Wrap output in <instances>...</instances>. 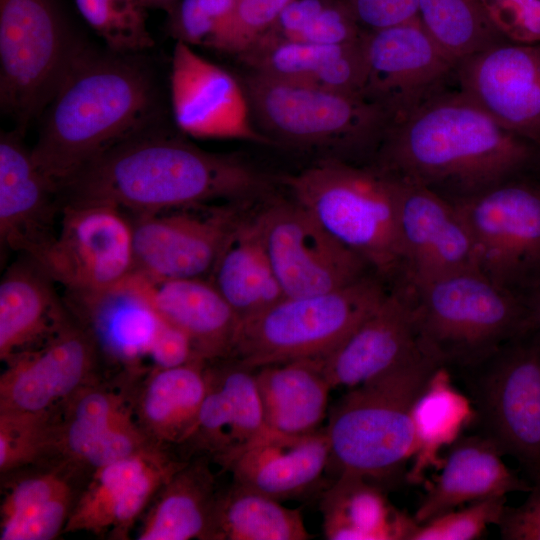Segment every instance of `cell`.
I'll return each instance as SVG.
<instances>
[{"mask_svg": "<svg viewBox=\"0 0 540 540\" xmlns=\"http://www.w3.org/2000/svg\"><path fill=\"white\" fill-rule=\"evenodd\" d=\"M293 0H237L219 50L240 55L276 22Z\"/></svg>", "mask_w": 540, "mask_h": 540, "instance_id": "f6af8a7d", "label": "cell"}, {"mask_svg": "<svg viewBox=\"0 0 540 540\" xmlns=\"http://www.w3.org/2000/svg\"><path fill=\"white\" fill-rule=\"evenodd\" d=\"M49 443L44 415L0 412V470L6 473L34 460Z\"/></svg>", "mask_w": 540, "mask_h": 540, "instance_id": "ee69618b", "label": "cell"}, {"mask_svg": "<svg viewBox=\"0 0 540 540\" xmlns=\"http://www.w3.org/2000/svg\"><path fill=\"white\" fill-rule=\"evenodd\" d=\"M268 190L264 176L242 158L205 151L150 127L64 181L59 200L106 202L139 214L216 201L253 203Z\"/></svg>", "mask_w": 540, "mask_h": 540, "instance_id": "6da1fadb", "label": "cell"}, {"mask_svg": "<svg viewBox=\"0 0 540 540\" xmlns=\"http://www.w3.org/2000/svg\"><path fill=\"white\" fill-rule=\"evenodd\" d=\"M536 181L540 183V145L538 146L535 158L527 171Z\"/></svg>", "mask_w": 540, "mask_h": 540, "instance_id": "f5cc1de1", "label": "cell"}, {"mask_svg": "<svg viewBox=\"0 0 540 540\" xmlns=\"http://www.w3.org/2000/svg\"><path fill=\"white\" fill-rule=\"evenodd\" d=\"M150 284V299L161 320L190 339L198 360L231 358L241 320L208 278Z\"/></svg>", "mask_w": 540, "mask_h": 540, "instance_id": "f1b7e54d", "label": "cell"}, {"mask_svg": "<svg viewBox=\"0 0 540 540\" xmlns=\"http://www.w3.org/2000/svg\"><path fill=\"white\" fill-rule=\"evenodd\" d=\"M63 299L98 351L131 365L149 355L161 318L151 303L148 279L134 273L109 289L64 294Z\"/></svg>", "mask_w": 540, "mask_h": 540, "instance_id": "cb8c5ba5", "label": "cell"}, {"mask_svg": "<svg viewBox=\"0 0 540 540\" xmlns=\"http://www.w3.org/2000/svg\"><path fill=\"white\" fill-rule=\"evenodd\" d=\"M170 95L174 120L187 135L271 144L253 125L243 84L182 42L173 49Z\"/></svg>", "mask_w": 540, "mask_h": 540, "instance_id": "2e32d148", "label": "cell"}, {"mask_svg": "<svg viewBox=\"0 0 540 540\" xmlns=\"http://www.w3.org/2000/svg\"><path fill=\"white\" fill-rule=\"evenodd\" d=\"M497 30L510 42L540 43V0H482Z\"/></svg>", "mask_w": 540, "mask_h": 540, "instance_id": "bcb514c9", "label": "cell"}, {"mask_svg": "<svg viewBox=\"0 0 540 540\" xmlns=\"http://www.w3.org/2000/svg\"><path fill=\"white\" fill-rule=\"evenodd\" d=\"M56 283L26 254L11 264L0 282V359L32 349L71 318Z\"/></svg>", "mask_w": 540, "mask_h": 540, "instance_id": "83f0119b", "label": "cell"}, {"mask_svg": "<svg viewBox=\"0 0 540 540\" xmlns=\"http://www.w3.org/2000/svg\"><path fill=\"white\" fill-rule=\"evenodd\" d=\"M363 96L379 105L390 125L415 113L456 81L458 64L434 42L418 16L406 23L365 32Z\"/></svg>", "mask_w": 540, "mask_h": 540, "instance_id": "9a60e30c", "label": "cell"}, {"mask_svg": "<svg viewBox=\"0 0 540 540\" xmlns=\"http://www.w3.org/2000/svg\"><path fill=\"white\" fill-rule=\"evenodd\" d=\"M365 32L397 26L418 16L419 0H345Z\"/></svg>", "mask_w": 540, "mask_h": 540, "instance_id": "7dc6e473", "label": "cell"}, {"mask_svg": "<svg viewBox=\"0 0 540 540\" xmlns=\"http://www.w3.org/2000/svg\"><path fill=\"white\" fill-rule=\"evenodd\" d=\"M418 18L457 64L508 41L492 23L482 0H419Z\"/></svg>", "mask_w": 540, "mask_h": 540, "instance_id": "f35d334b", "label": "cell"}, {"mask_svg": "<svg viewBox=\"0 0 540 540\" xmlns=\"http://www.w3.org/2000/svg\"><path fill=\"white\" fill-rule=\"evenodd\" d=\"M239 57L251 71L272 78L348 93L363 92L365 31L359 39L338 45L307 44L264 35Z\"/></svg>", "mask_w": 540, "mask_h": 540, "instance_id": "484cf974", "label": "cell"}, {"mask_svg": "<svg viewBox=\"0 0 540 540\" xmlns=\"http://www.w3.org/2000/svg\"><path fill=\"white\" fill-rule=\"evenodd\" d=\"M300 508H287L273 498L234 482L215 501L208 539L307 540Z\"/></svg>", "mask_w": 540, "mask_h": 540, "instance_id": "8d00e7d4", "label": "cell"}, {"mask_svg": "<svg viewBox=\"0 0 540 540\" xmlns=\"http://www.w3.org/2000/svg\"><path fill=\"white\" fill-rule=\"evenodd\" d=\"M461 371L478 434L540 483V330H524Z\"/></svg>", "mask_w": 540, "mask_h": 540, "instance_id": "9c48e42d", "label": "cell"}, {"mask_svg": "<svg viewBox=\"0 0 540 540\" xmlns=\"http://www.w3.org/2000/svg\"><path fill=\"white\" fill-rule=\"evenodd\" d=\"M441 366L419 343L396 366L349 388L328 409L327 470L372 482L400 474L414 454V405Z\"/></svg>", "mask_w": 540, "mask_h": 540, "instance_id": "277c9868", "label": "cell"}, {"mask_svg": "<svg viewBox=\"0 0 540 540\" xmlns=\"http://www.w3.org/2000/svg\"><path fill=\"white\" fill-rule=\"evenodd\" d=\"M254 215L286 297L329 292L373 273L291 197L266 199Z\"/></svg>", "mask_w": 540, "mask_h": 540, "instance_id": "4fadbf2b", "label": "cell"}, {"mask_svg": "<svg viewBox=\"0 0 540 540\" xmlns=\"http://www.w3.org/2000/svg\"><path fill=\"white\" fill-rule=\"evenodd\" d=\"M76 396L62 432L65 449L95 468L145 449V436L114 393L84 389Z\"/></svg>", "mask_w": 540, "mask_h": 540, "instance_id": "1f68e13d", "label": "cell"}, {"mask_svg": "<svg viewBox=\"0 0 540 540\" xmlns=\"http://www.w3.org/2000/svg\"><path fill=\"white\" fill-rule=\"evenodd\" d=\"M20 135L0 137V241L2 248L32 256L56 233L59 184L39 168Z\"/></svg>", "mask_w": 540, "mask_h": 540, "instance_id": "44dd1931", "label": "cell"}, {"mask_svg": "<svg viewBox=\"0 0 540 540\" xmlns=\"http://www.w3.org/2000/svg\"><path fill=\"white\" fill-rule=\"evenodd\" d=\"M253 121L271 144L316 149L371 164L390 121L362 94L272 78L254 71L242 82Z\"/></svg>", "mask_w": 540, "mask_h": 540, "instance_id": "8992f818", "label": "cell"}, {"mask_svg": "<svg viewBox=\"0 0 540 540\" xmlns=\"http://www.w3.org/2000/svg\"><path fill=\"white\" fill-rule=\"evenodd\" d=\"M206 364L156 368L139 401L140 422L161 442L183 444L191 435L207 390Z\"/></svg>", "mask_w": 540, "mask_h": 540, "instance_id": "d590c367", "label": "cell"}, {"mask_svg": "<svg viewBox=\"0 0 540 540\" xmlns=\"http://www.w3.org/2000/svg\"><path fill=\"white\" fill-rule=\"evenodd\" d=\"M419 347L411 292L389 289L383 301L322 358L333 388H352L396 366Z\"/></svg>", "mask_w": 540, "mask_h": 540, "instance_id": "7402d4cb", "label": "cell"}, {"mask_svg": "<svg viewBox=\"0 0 540 540\" xmlns=\"http://www.w3.org/2000/svg\"><path fill=\"white\" fill-rule=\"evenodd\" d=\"M237 0H179L168 13V31L176 42L219 50Z\"/></svg>", "mask_w": 540, "mask_h": 540, "instance_id": "b9f144b4", "label": "cell"}, {"mask_svg": "<svg viewBox=\"0 0 540 540\" xmlns=\"http://www.w3.org/2000/svg\"><path fill=\"white\" fill-rule=\"evenodd\" d=\"M538 146L460 90L446 91L390 125L372 164L456 202L527 172Z\"/></svg>", "mask_w": 540, "mask_h": 540, "instance_id": "7a4b0ae2", "label": "cell"}, {"mask_svg": "<svg viewBox=\"0 0 540 540\" xmlns=\"http://www.w3.org/2000/svg\"><path fill=\"white\" fill-rule=\"evenodd\" d=\"M255 370L232 357L206 364V394L183 443L226 470L266 429Z\"/></svg>", "mask_w": 540, "mask_h": 540, "instance_id": "ffe728a7", "label": "cell"}, {"mask_svg": "<svg viewBox=\"0 0 540 540\" xmlns=\"http://www.w3.org/2000/svg\"><path fill=\"white\" fill-rule=\"evenodd\" d=\"M474 416L468 395L453 385L447 367H439L413 408L415 444L406 475L408 482L420 483L429 469L441 467V450L462 436L463 430L474 422Z\"/></svg>", "mask_w": 540, "mask_h": 540, "instance_id": "e575fe53", "label": "cell"}, {"mask_svg": "<svg viewBox=\"0 0 540 540\" xmlns=\"http://www.w3.org/2000/svg\"><path fill=\"white\" fill-rule=\"evenodd\" d=\"M363 33L345 0H293L264 35L307 44L338 45L355 41Z\"/></svg>", "mask_w": 540, "mask_h": 540, "instance_id": "ab89813d", "label": "cell"}, {"mask_svg": "<svg viewBox=\"0 0 540 540\" xmlns=\"http://www.w3.org/2000/svg\"><path fill=\"white\" fill-rule=\"evenodd\" d=\"M526 329L540 330V284L525 298Z\"/></svg>", "mask_w": 540, "mask_h": 540, "instance_id": "f907efd6", "label": "cell"}, {"mask_svg": "<svg viewBox=\"0 0 540 540\" xmlns=\"http://www.w3.org/2000/svg\"><path fill=\"white\" fill-rule=\"evenodd\" d=\"M456 83L505 129L540 145V43L507 41L470 56Z\"/></svg>", "mask_w": 540, "mask_h": 540, "instance_id": "ac0fdd59", "label": "cell"}, {"mask_svg": "<svg viewBox=\"0 0 540 540\" xmlns=\"http://www.w3.org/2000/svg\"><path fill=\"white\" fill-rule=\"evenodd\" d=\"M71 489L56 473L18 482L1 506V540H49L65 529L72 511Z\"/></svg>", "mask_w": 540, "mask_h": 540, "instance_id": "74e56055", "label": "cell"}, {"mask_svg": "<svg viewBox=\"0 0 540 540\" xmlns=\"http://www.w3.org/2000/svg\"><path fill=\"white\" fill-rule=\"evenodd\" d=\"M441 465L413 516L424 523L462 504L512 492H529L533 484L519 477L502 461V454L479 434L461 436Z\"/></svg>", "mask_w": 540, "mask_h": 540, "instance_id": "4316f807", "label": "cell"}, {"mask_svg": "<svg viewBox=\"0 0 540 540\" xmlns=\"http://www.w3.org/2000/svg\"><path fill=\"white\" fill-rule=\"evenodd\" d=\"M59 216L55 235L30 257L64 294L100 292L136 273L133 228L125 211L106 202H67Z\"/></svg>", "mask_w": 540, "mask_h": 540, "instance_id": "7c38bea8", "label": "cell"}, {"mask_svg": "<svg viewBox=\"0 0 540 540\" xmlns=\"http://www.w3.org/2000/svg\"><path fill=\"white\" fill-rule=\"evenodd\" d=\"M184 464L145 448L96 468L91 483L72 508L64 531L100 534L126 530L156 491Z\"/></svg>", "mask_w": 540, "mask_h": 540, "instance_id": "603a6c76", "label": "cell"}, {"mask_svg": "<svg viewBox=\"0 0 540 540\" xmlns=\"http://www.w3.org/2000/svg\"><path fill=\"white\" fill-rule=\"evenodd\" d=\"M506 496L470 503L460 509L438 515L424 523H415L407 540H473L485 529L498 525L505 509Z\"/></svg>", "mask_w": 540, "mask_h": 540, "instance_id": "7bdbcfd3", "label": "cell"}, {"mask_svg": "<svg viewBox=\"0 0 540 540\" xmlns=\"http://www.w3.org/2000/svg\"><path fill=\"white\" fill-rule=\"evenodd\" d=\"M88 25L118 54L141 52L154 45L141 0H74Z\"/></svg>", "mask_w": 540, "mask_h": 540, "instance_id": "60d3db41", "label": "cell"}, {"mask_svg": "<svg viewBox=\"0 0 540 540\" xmlns=\"http://www.w3.org/2000/svg\"><path fill=\"white\" fill-rule=\"evenodd\" d=\"M146 8L162 9L169 13L179 0H141Z\"/></svg>", "mask_w": 540, "mask_h": 540, "instance_id": "816d5d0a", "label": "cell"}, {"mask_svg": "<svg viewBox=\"0 0 540 540\" xmlns=\"http://www.w3.org/2000/svg\"><path fill=\"white\" fill-rule=\"evenodd\" d=\"M209 459L199 457L160 488L138 534L140 540L208 539L218 492Z\"/></svg>", "mask_w": 540, "mask_h": 540, "instance_id": "836d02e7", "label": "cell"}, {"mask_svg": "<svg viewBox=\"0 0 540 540\" xmlns=\"http://www.w3.org/2000/svg\"><path fill=\"white\" fill-rule=\"evenodd\" d=\"M208 279L231 305L241 322L285 297L254 210H248L234 225Z\"/></svg>", "mask_w": 540, "mask_h": 540, "instance_id": "4dcf8cb0", "label": "cell"}, {"mask_svg": "<svg viewBox=\"0 0 540 540\" xmlns=\"http://www.w3.org/2000/svg\"><path fill=\"white\" fill-rule=\"evenodd\" d=\"M420 345L443 366L469 368L526 327L525 299L479 270L408 287Z\"/></svg>", "mask_w": 540, "mask_h": 540, "instance_id": "52a82bcc", "label": "cell"}, {"mask_svg": "<svg viewBox=\"0 0 540 540\" xmlns=\"http://www.w3.org/2000/svg\"><path fill=\"white\" fill-rule=\"evenodd\" d=\"M78 50L52 0H0V105L16 131L42 115Z\"/></svg>", "mask_w": 540, "mask_h": 540, "instance_id": "30bf717a", "label": "cell"}, {"mask_svg": "<svg viewBox=\"0 0 540 540\" xmlns=\"http://www.w3.org/2000/svg\"><path fill=\"white\" fill-rule=\"evenodd\" d=\"M251 204L221 202L127 213L136 273L152 282L208 278L229 233Z\"/></svg>", "mask_w": 540, "mask_h": 540, "instance_id": "5bb4252c", "label": "cell"}, {"mask_svg": "<svg viewBox=\"0 0 540 540\" xmlns=\"http://www.w3.org/2000/svg\"><path fill=\"white\" fill-rule=\"evenodd\" d=\"M148 357L154 362L156 368H172L192 361H200L195 355L188 336L163 320H161Z\"/></svg>", "mask_w": 540, "mask_h": 540, "instance_id": "681fc988", "label": "cell"}, {"mask_svg": "<svg viewBox=\"0 0 540 540\" xmlns=\"http://www.w3.org/2000/svg\"><path fill=\"white\" fill-rule=\"evenodd\" d=\"M497 526L505 540H540V483L533 485L521 505L505 506Z\"/></svg>", "mask_w": 540, "mask_h": 540, "instance_id": "c3c4849f", "label": "cell"}, {"mask_svg": "<svg viewBox=\"0 0 540 540\" xmlns=\"http://www.w3.org/2000/svg\"><path fill=\"white\" fill-rule=\"evenodd\" d=\"M452 203L471 234L478 270L525 299L540 284V183L525 172Z\"/></svg>", "mask_w": 540, "mask_h": 540, "instance_id": "8fae6325", "label": "cell"}, {"mask_svg": "<svg viewBox=\"0 0 540 540\" xmlns=\"http://www.w3.org/2000/svg\"><path fill=\"white\" fill-rule=\"evenodd\" d=\"M255 380L267 429L304 435L322 428L332 389L322 358H304L256 368Z\"/></svg>", "mask_w": 540, "mask_h": 540, "instance_id": "f546056e", "label": "cell"}, {"mask_svg": "<svg viewBox=\"0 0 540 540\" xmlns=\"http://www.w3.org/2000/svg\"><path fill=\"white\" fill-rule=\"evenodd\" d=\"M157 110L147 67L128 54L79 48L42 113L33 159L60 188L113 146L152 127Z\"/></svg>", "mask_w": 540, "mask_h": 540, "instance_id": "3957f363", "label": "cell"}, {"mask_svg": "<svg viewBox=\"0 0 540 540\" xmlns=\"http://www.w3.org/2000/svg\"><path fill=\"white\" fill-rule=\"evenodd\" d=\"M320 509L330 540H407L416 521L390 504L374 482L342 474L323 493Z\"/></svg>", "mask_w": 540, "mask_h": 540, "instance_id": "d6a6232c", "label": "cell"}, {"mask_svg": "<svg viewBox=\"0 0 540 540\" xmlns=\"http://www.w3.org/2000/svg\"><path fill=\"white\" fill-rule=\"evenodd\" d=\"M280 181L292 199L390 288L404 284L396 182L391 176L373 164L328 157Z\"/></svg>", "mask_w": 540, "mask_h": 540, "instance_id": "5b68a950", "label": "cell"}, {"mask_svg": "<svg viewBox=\"0 0 540 540\" xmlns=\"http://www.w3.org/2000/svg\"><path fill=\"white\" fill-rule=\"evenodd\" d=\"M389 289L371 273L329 292L285 296L241 322L232 358L252 368L324 358L376 309Z\"/></svg>", "mask_w": 540, "mask_h": 540, "instance_id": "ba28073f", "label": "cell"}, {"mask_svg": "<svg viewBox=\"0 0 540 540\" xmlns=\"http://www.w3.org/2000/svg\"><path fill=\"white\" fill-rule=\"evenodd\" d=\"M97 353L92 337L72 316L42 344L6 361L0 378V412L44 415L57 401L79 392Z\"/></svg>", "mask_w": 540, "mask_h": 540, "instance_id": "d6986e66", "label": "cell"}, {"mask_svg": "<svg viewBox=\"0 0 540 540\" xmlns=\"http://www.w3.org/2000/svg\"><path fill=\"white\" fill-rule=\"evenodd\" d=\"M394 180L405 263L403 286L478 270L471 234L457 207L424 186Z\"/></svg>", "mask_w": 540, "mask_h": 540, "instance_id": "e0dca14e", "label": "cell"}, {"mask_svg": "<svg viewBox=\"0 0 540 540\" xmlns=\"http://www.w3.org/2000/svg\"><path fill=\"white\" fill-rule=\"evenodd\" d=\"M329 454L325 427L304 435L266 428L228 470L234 483L281 502L317 488L328 469Z\"/></svg>", "mask_w": 540, "mask_h": 540, "instance_id": "d4e9b609", "label": "cell"}]
</instances>
